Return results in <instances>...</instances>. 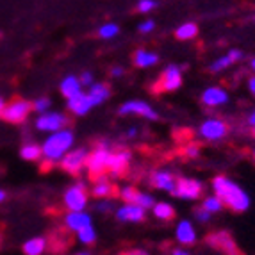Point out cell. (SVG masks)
Wrapping results in <instances>:
<instances>
[{
	"label": "cell",
	"mask_w": 255,
	"mask_h": 255,
	"mask_svg": "<svg viewBox=\"0 0 255 255\" xmlns=\"http://www.w3.org/2000/svg\"><path fill=\"white\" fill-rule=\"evenodd\" d=\"M252 136L255 137V127H252Z\"/></svg>",
	"instance_id": "cell-50"
},
{
	"label": "cell",
	"mask_w": 255,
	"mask_h": 255,
	"mask_svg": "<svg viewBox=\"0 0 255 255\" xmlns=\"http://www.w3.org/2000/svg\"><path fill=\"white\" fill-rule=\"evenodd\" d=\"M200 102L205 107H211V109H216V107L225 106L229 102V93H227L225 88L221 86H209L202 91L200 95Z\"/></svg>",
	"instance_id": "cell-16"
},
{
	"label": "cell",
	"mask_w": 255,
	"mask_h": 255,
	"mask_svg": "<svg viewBox=\"0 0 255 255\" xmlns=\"http://www.w3.org/2000/svg\"><path fill=\"white\" fill-rule=\"evenodd\" d=\"M202 209L211 214H216V213H220V211H223V204H221L220 198L213 193V195L205 196L204 200H202Z\"/></svg>",
	"instance_id": "cell-29"
},
{
	"label": "cell",
	"mask_w": 255,
	"mask_h": 255,
	"mask_svg": "<svg viewBox=\"0 0 255 255\" xmlns=\"http://www.w3.org/2000/svg\"><path fill=\"white\" fill-rule=\"evenodd\" d=\"M0 36H2V34H0Z\"/></svg>",
	"instance_id": "cell-53"
},
{
	"label": "cell",
	"mask_w": 255,
	"mask_h": 255,
	"mask_svg": "<svg viewBox=\"0 0 255 255\" xmlns=\"http://www.w3.org/2000/svg\"><path fill=\"white\" fill-rule=\"evenodd\" d=\"M32 111V104L29 100H23V98H13L11 102L4 104L2 111H0V118L7 122V124L20 125L27 120V116L30 115Z\"/></svg>",
	"instance_id": "cell-6"
},
{
	"label": "cell",
	"mask_w": 255,
	"mask_h": 255,
	"mask_svg": "<svg viewBox=\"0 0 255 255\" xmlns=\"http://www.w3.org/2000/svg\"><path fill=\"white\" fill-rule=\"evenodd\" d=\"M152 214L159 221H171L175 218V207L168 202H155L152 207Z\"/></svg>",
	"instance_id": "cell-24"
},
{
	"label": "cell",
	"mask_w": 255,
	"mask_h": 255,
	"mask_svg": "<svg viewBox=\"0 0 255 255\" xmlns=\"http://www.w3.org/2000/svg\"><path fill=\"white\" fill-rule=\"evenodd\" d=\"M207 243L209 245H213L214 248H218V250H221L227 255H241L238 250V245H236L234 238H232L227 230H218V232L211 234L207 238Z\"/></svg>",
	"instance_id": "cell-14"
},
{
	"label": "cell",
	"mask_w": 255,
	"mask_h": 255,
	"mask_svg": "<svg viewBox=\"0 0 255 255\" xmlns=\"http://www.w3.org/2000/svg\"><path fill=\"white\" fill-rule=\"evenodd\" d=\"M111 148L109 141H98L95 145L93 150H90L88 153V161H86V170L91 179H98V177H104L107 175V166H109V159H111Z\"/></svg>",
	"instance_id": "cell-3"
},
{
	"label": "cell",
	"mask_w": 255,
	"mask_h": 255,
	"mask_svg": "<svg viewBox=\"0 0 255 255\" xmlns=\"http://www.w3.org/2000/svg\"><path fill=\"white\" fill-rule=\"evenodd\" d=\"M77 241L86 245V247H90V245H93V243L97 241V230H95L93 223L77 232Z\"/></svg>",
	"instance_id": "cell-28"
},
{
	"label": "cell",
	"mask_w": 255,
	"mask_h": 255,
	"mask_svg": "<svg viewBox=\"0 0 255 255\" xmlns=\"http://www.w3.org/2000/svg\"><path fill=\"white\" fill-rule=\"evenodd\" d=\"M4 198H5V193L0 191V202H4Z\"/></svg>",
	"instance_id": "cell-48"
},
{
	"label": "cell",
	"mask_w": 255,
	"mask_h": 255,
	"mask_svg": "<svg viewBox=\"0 0 255 255\" xmlns=\"http://www.w3.org/2000/svg\"><path fill=\"white\" fill-rule=\"evenodd\" d=\"M0 243H2V236H0Z\"/></svg>",
	"instance_id": "cell-52"
},
{
	"label": "cell",
	"mask_w": 255,
	"mask_h": 255,
	"mask_svg": "<svg viewBox=\"0 0 255 255\" xmlns=\"http://www.w3.org/2000/svg\"><path fill=\"white\" fill-rule=\"evenodd\" d=\"M91 109H95V107H93V104L90 102L88 93H84V91H81V93L75 95V97L68 98V111L73 116H86Z\"/></svg>",
	"instance_id": "cell-20"
},
{
	"label": "cell",
	"mask_w": 255,
	"mask_h": 255,
	"mask_svg": "<svg viewBox=\"0 0 255 255\" xmlns=\"http://www.w3.org/2000/svg\"><path fill=\"white\" fill-rule=\"evenodd\" d=\"M120 255H150V252L143 250V248H130V250L122 252Z\"/></svg>",
	"instance_id": "cell-40"
},
{
	"label": "cell",
	"mask_w": 255,
	"mask_h": 255,
	"mask_svg": "<svg viewBox=\"0 0 255 255\" xmlns=\"http://www.w3.org/2000/svg\"><path fill=\"white\" fill-rule=\"evenodd\" d=\"M198 36V25L193 23V21H186L182 25L177 27L175 30V38L179 39V41H191Z\"/></svg>",
	"instance_id": "cell-26"
},
{
	"label": "cell",
	"mask_w": 255,
	"mask_h": 255,
	"mask_svg": "<svg viewBox=\"0 0 255 255\" xmlns=\"http://www.w3.org/2000/svg\"><path fill=\"white\" fill-rule=\"evenodd\" d=\"M120 32V27L116 23H104L100 29H98V36L102 39H113L116 38Z\"/></svg>",
	"instance_id": "cell-31"
},
{
	"label": "cell",
	"mask_w": 255,
	"mask_h": 255,
	"mask_svg": "<svg viewBox=\"0 0 255 255\" xmlns=\"http://www.w3.org/2000/svg\"><path fill=\"white\" fill-rule=\"evenodd\" d=\"M63 204L68 211H86L88 204H90V191L84 182H75L64 191L63 195Z\"/></svg>",
	"instance_id": "cell-7"
},
{
	"label": "cell",
	"mask_w": 255,
	"mask_h": 255,
	"mask_svg": "<svg viewBox=\"0 0 255 255\" xmlns=\"http://www.w3.org/2000/svg\"><path fill=\"white\" fill-rule=\"evenodd\" d=\"M139 32H143V34H148V32H152L153 29H155V21L153 20H145L143 23H139Z\"/></svg>",
	"instance_id": "cell-37"
},
{
	"label": "cell",
	"mask_w": 255,
	"mask_h": 255,
	"mask_svg": "<svg viewBox=\"0 0 255 255\" xmlns=\"http://www.w3.org/2000/svg\"><path fill=\"white\" fill-rule=\"evenodd\" d=\"M79 79H81L82 86H88V88H90V86L95 82V81H93V73H91V72H84L81 77H79Z\"/></svg>",
	"instance_id": "cell-38"
},
{
	"label": "cell",
	"mask_w": 255,
	"mask_h": 255,
	"mask_svg": "<svg viewBox=\"0 0 255 255\" xmlns=\"http://www.w3.org/2000/svg\"><path fill=\"white\" fill-rule=\"evenodd\" d=\"M247 124H248V127H255V109L252 111L250 115H248V118H247Z\"/></svg>",
	"instance_id": "cell-44"
},
{
	"label": "cell",
	"mask_w": 255,
	"mask_h": 255,
	"mask_svg": "<svg viewBox=\"0 0 255 255\" xmlns=\"http://www.w3.org/2000/svg\"><path fill=\"white\" fill-rule=\"evenodd\" d=\"M148 182L152 187L159 189V191H166V193H173L175 184H177V177L171 170L168 168H157L153 170L148 177Z\"/></svg>",
	"instance_id": "cell-13"
},
{
	"label": "cell",
	"mask_w": 255,
	"mask_h": 255,
	"mask_svg": "<svg viewBox=\"0 0 255 255\" xmlns=\"http://www.w3.org/2000/svg\"><path fill=\"white\" fill-rule=\"evenodd\" d=\"M132 59H134V64L137 68H152L159 63V55L155 52L145 50V48H137Z\"/></svg>",
	"instance_id": "cell-23"
},
{
	"label": "cell",
	"mask_w": 255,
	"mask_h": 255,
	"mask_svg": "<svg viewBox=\"0 0 255 255\" xmlns=\"http://www.w3.org/2000/svg\"><path fill=\"white\" fill-rule=\"evenodd\" d=\"M234 64V61L230 59V55L225 54V55H221V57H218L216 61H213L211 63V66H209V72L211 73H220L223 72V70H227L229 66H232Z\"/></svg>",
	"instance_id": "cell-30"
},
{
	"label": "cell",
	"mask_w": 255,
	"mask_h": 255,
	"mask_svg": "<svg viewBox=\"0 0 255 255\" xmlns=\"http://www.w3.org/2000/svg\"><path fill=\"white\" fill-rule=\"evenodd\" d=\"M73 255H93V254L90 250H81V252H75Z\"/></svg>",
	"instance_id": "cell-46"
},
{
	"label": "cell",
	"mask_w": 255,
	"mask_h": 255,
	"mask_svg": "<svg viewBox=\"0 0 255 255\" xmlns=\"http://www.w3.org/2000/svg\"><path fill=\"white\" fill-rule=\"evenodd\" d=\"M252 155H254V159H255V148H254V152H252Z\"/></svg>",
	"instance_id": "cell-51"
},
{
	"label": "cell",
	"mask_w": 255,
	"mask_h": 255,
	"mask_svg": "<svg viewBox=\"0 0 255 255\" xmlns=\"http://www.w3.org/2000/svg\"><path fill=\"white\" fill-rule=\"evenodd\" d=\"M136 136H137V128L136 127L127 128V137H136Z\"/></svg>",
	"instance_id": "cell-45"
},
{
	"label": "cell",
	"mask_w": 255,
	"mask_h": 255,
	"mask_svg": "<svg viewBox=\"0 0 255 255\" xmlns=\"http://www.w3.org/2000/svg\"><path fill=\"white\" fill-rule=\"evenodd\" d=\"M111 75H113V77H122V75H124V68H122V66H115V68H111Z\"/></svg>",
	"instance_id": "cell-43"
},
{
	"label": "cell",
	"mask_w": 255,
	"mask_h": 255,
	"mask_svg": "<svg viewBox=\"0 0 255 255\" xmlns=\"http://www.w3.org/2000/svg\"><path fill=\"white\" fill-rule=\"evenodd\" d=\"M4 104H5V102H4V100H2V98H0V111H2V107H4Z\"/></svg>",
	"instance_id": "cell-49"
},
{
	"label": "cell",
	"mask_w": 255,
	"mask_h": 255,
	"mask_svg": "<svg viewBox=\"0 0 255 255\" xmlns=\"http://www.w3.org/2000/svg\"><path fill=\"white\" fill-rule=\"evenodd\" d=\"M97 211L102 214H111L115 213V205H113L111 198H106V200H100V204H97Z\"/></svg>",
	"instance_id": "cell-34"
},
{
	"label": "cell",
	"mask_w": 255,
	"mask_h": 255,
	"mask_svg": "<svg viewBox=\"0 0 255 255\" xmlns=\"http://www.w3.org/2000/svg\"><path fill=\"white\" fill-rule=\"evenodd\" d=\"M48 107H50V100L48 98H38L34 104H32V111H36V113H47Z\"/></svg>",
	"instance_id": "cell-35"
},
{
	"label": "cell",
	"mask_w": 255,
	"mask_h": 255,
	"mask_svg": "<svg viewBox=\"0 0 255 255\" xmlns=\"http://www.w3.org/2000/svg\"><path fill=\"white\" fill-rule=\"evenodd\" d=\"M132 162V152L127 148H118L111 152L109 166H107V175L111 179H118L127 173Z\"/></svg>",
	"instance_id": "cell-11"
},
{
	"label": "cell",
	"mask_w": 255,
	"mask_h": 255,
	"mask_svg": "<svg viewBox=\"0 0 255 255\" xmlns=\"http://www.w3.org/2000/svg\"><path fill=\"white\" fill-rule=\"evenodd\" d=\"M91 195L98 200H106V198H113L118 195V187L113 184V180L107 175H104V177L95 179L93 186H91Z\"/></svg>",
	"instance_id": "cell-19"
},
{
	"label": "cell",
	"mask_w": 255,
	"mask_h": 255,
	"mask_svg": "<svg viewBox=\"0 0 255 255\" xmlns=\"http://www.w3.org/2000/svg\"><path fill=\"white\" fill-rule=\"evenodd\" d=\"M91 223H93V218L86 211H68V213L64 214V229L72 232V234L73 232L77 234L79 230L91 225Z\"/></svg>",
	"instance_id": "cell-18"
},
{
	"label": "cell",
	"mask_w": 255,
	"mask_h": 255,
	"mask_svg": "<svg viewBox=\"0 0 255 255\" xmlns=\"http://www.w3.org/2000/svg\"><path fill=\"white\" fill-rule=\"evenodd\" d=\"M229 132H230L229 124H227L223 118H218V116L204 120V122L198 125V136L204 141H209V143L223 141L229 136Z\"/></svg>",
	"instance_id": "cell-5"
},
{
	"label": "cell",
	"mask_w": 255,
	"mask_h": 255,
	"mask_svg": "<svg viewBox=\"0 0 255 255\" xmlns=\"http://www.w3.org/2000/svg\"><path fill=\"white\" fill-rule=\"evenodd\" d=\"M88 97H90V102L93 104V107L102 106L107 98L111 97V88L107 84H104V82H93L90 86Z\"/></svg>",
	"instance_id": "cell-21"
},
{
	"label": "cell",
	"mask_w": 255,
	"mask_h": 255,
	"mask_svg": "<svg viewBox=\"0 0 255 255\" xmlns=\"http://www.w3.org/2000/svg\"><path fill=\"white\" fill-rule=\"evenodd\" d=\"M82 82H81V79L79 77H75V75H68V77H64L63 81H61V84H59V90H61V95H63L66 100L68 98H72V97H75V95H79L82 91Z\"/></svg>",
	"instance_id": "cell-22"
},
{
	"label": "cell",
	"mask_w": 255,
	"mask_h": 255,
	"mask_svg": "<svg viewBox=\"0 0 255 255\" xmlns=\"http://www.w3.org/2000/svg\"><path fill=\"white\" fill-rule=\"evenodd\" d=\"M227 54L230 55V59L234 61V63H238V61H241L243 59V52L239 50V48H230Z\"/></svg>",
	"instance_id": "cell-39"
},
{
	"label": "cell",
	"mask_w": 255,
	"mask_h": 255,
	"mask_svg": "<svg viewBox=\"0 0 255 255\" xmlns=\"http://www.w3.org/2000/svg\"><path fill=\"white\" fill-rule=\"evenodd\" d=\"M184 155H186L187 159H198L200 157V145H196V143H189V145L184 146Z\"/></svg>",
	"instance_id": "cell-32"
},
{
	"label": "cell",
	"mask_w": 255,
	"mask_h": 255,
	"mask_svg": "<svg viewBox=\"0 0 255 255\" xmlns=\"http://www.w3.org/2000/svg\"><path fill=\"white\" fill-rule=\"evenodd\" d=\"M73 143H75V134L68 127L52 132L41 145L43 170H50L55 164H59L61 159L73 148Z\"/></svg>",
	"instance_id": "cell-2"
},
{
	"label": "cell",
	"mask_w": 255,
	"mask_h": 255,
	"mask_svg": "<svg viewBox=\"0 0 255 255\" xmlns=\"http://www.w3.org/2000/svg\"><path fill=\"white\" fill-rule=\"evenodd\" d=\"M20 157L23 161H39L41 159V146L34 145V143H27V145L21 146Z\"/></svg>",
	"instance_id": "cell-27"
},
{
	"label": "cell",
	"mask_w": 255,
	"mask_h": 255,
	"mask_svg": "<svg viewBox=\"0 0 255 255\" xmlns=\"http://www.w3.org/2000/svg\"><path fill=\"white\" fill-rule=\"evenodd\" d=\"M250 68H252V72L255 73V57H254V59H252V63H250Z\"/></svg>",
	"instance_id": "cell-47"
},
{
	"label": "cell",
	"mask_w": 255,
	"mask_h": 255,
	"mask_svg": "<svg viewBox=\"0 0 255 255\" xmlns=\"http://www.w3.org/2000/svg\"><path fill=\"white\" fill-rule=\"evenodd\" d=\"M247 88H248V91H250L252 97L255 98V75L248 77V81H247Z\"/></svg>",
	"instance_id": "cell-41"
},
{
	"label": "cell",
	"mask_w": 255,
	"mask_h": 255,
	"mask_svg": "<svg viewBox=\"0 0 255 255\" xmlns=\"http://www.w3.org/2000/svg\"><path fill=\"white\" fill-rule=\"evenodd\" d=\"M182 82H184L182 66H179V64H168L162 70L161 77L155 81L152 91L153 93H171V91L180 90Z\"/></svg>",
	"instance_id": "cell-4"
},
{
	"label": "cell",
	"mask_w": 255,
	"mask_h": 255,
	"mask_svg": "<svg viewBox=\"0 0 255 255\" xmlns=\"http://www.w3.org/2000/svg\"><path fill=\"white\" fill-rule=\"evenodd\" d=\"M211 186H213V193L221 200L223 207L230 209L232 213L241 214L250 209V195L227 175H216Z\"/></svg>",
	"instance_id": "cell-1"
},
{
	"label": "cell",
	"mask_w": 255,
	"mask_h": 255,
	"mask_svg": "<svg viewBox=\"0 0 255 255\" xmlns=\"http://www.w3.org/2000/svg\"><path fill=\"white\" fill-rule=\"evenodd\" d=\"M157 7V2L155 0H139L136 5V11L137 13H150L153 9Z\"/></svg>",
	"instance_id": "cell-33"
},
{
	"label": "cell",
	"mask_w": 255,
	"mask_h": 255,
	"mask_svg": "<svg viewBox=\"0 0 255 255\" xmlns=\"http://www.w3.org/2000/svg\"><path fill=\"white\" fill-rule=\"evenodd\" d=\"M171 195L180 200H198L204 195V184L189 177H177V184Z\"/></svg>",
	"instance_id": "cell-8"
},
{
	"label": "cell",
	"mask_w": 255,
	"mask_h": 255,
	"mask_svg": "<svg viewBox=\"0 0 255 255\" xmlns=\"http://www.w3.org/2000/svg\"><path fill=\"white\" fill-rule=\"evenodd\" d=\"M170 255H191V252L187 250L186 247H177L170 252Z\"/></svg>",
	"instance_id": "cell-42"
},
{
	"label": "cell",
	"mask_w": 255,
	"mask_h": 255,
	"mask_svg": "<svg viewBox=\"0 0 255 255\" xmlns=\"http://www.w3.org/2000/svg\"><path fill=\"white\" fill-rule=\"evenodd\" d=\"M118 115L120 116H141V118L152 120V122L159 120L157 111L153 109L148 102H145V100H127V102H124L118 107Z\"/></svg>",
	"instance_id": "cell-10"
},
{
	"label": "cell",
	"mask_w": 255,
	"mask_h": 255,
	"mask_svg": "<svg viewBox=\"0 0 255 255\" xmlns=\"http://www.w3.org/2000/svg\"><path fill=\"white\" fill-rule=\"evenodd\" d=\"M88 153L90 150L84 146L72 148L63 159L59 161V168L70 175H79L82 170H86V161H88Z\"/></svg>",
	"instance_id": "cell-9"
},
{
	"label": "cell",
	"mask_w": 255,
	"mask_h": 255,
	"mask_svg": "<svg viewBox=\"0 0 255 255\" xmlns=\"http://www.w3.org/2000/svg\"><path fill=\"white\" fill-rule=\"evenodd\" d=\"M48 248L47 238H30L23 245V254L25 255H43Z\"/></svg>",
	"instance_id": "cell-25"
},
{
	"label": "cell",
	"mask_w": 255,
	"mask_h": 255,
	"mask_svg": "<svg viewBox=\"0 0 255 255\" xmlns=\"http://www.w3.org/2000/svg\"><path fill=\"white\" fill-rule=\"evenodd\" d=\"M195 218H196V221H198V223H209V221H211V218H213V214L211 213H207V211H204V209L202 207H198L195 211Z\"/></svg>",
	"instance_id": "cell-36"
},
{
	"label": "cell",
	"mask_w": 255,
	"mask_h": 255,
	"mask_svg": "<svg viewBox=\"0 0 255 255\" xmlns=\"http://www.w3.org/2000/svg\"><path fill=\"white\" fill-rule=\"evenodd\" d=\"M70 124V118L63 113H55V111H47L41 113L36 120V128L41 132H57L61 128H66Z\"/></svg>",
	"instance_id": "cell-12"
},
{
	"label": "cell",
	"mask_w": 255,
	"mask_h": 255,
	"mask_svg": "<svg viewBox=\"0 0 255 255\" xmlns=\"http://www.w3.org/2000/svg\"><path fill=\"white\" fill-rule=\"evenodd\" d=\"M115 216L122 223H141L145 221L146 211L136 204H122L118 209H115Z\"/></svg>",
	"instance_id": "cell-15"
},
{
	"label": "cell",
	"mask_w": 255,
	"mask_h": 255,
	"mask_svg": "<svg viewBox=\"0 0 255 255\" xmlns=\"http://www.w3.org/2000/svg\"><path fill=\"white\" fill-rule=\"evenodd\" d=\"M175 239L182 247H193L198 241V234H196V227L191 220H180L175 225Z\"/></svg>",
	"instance_id": "cell-17"
}]
</instances>
